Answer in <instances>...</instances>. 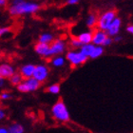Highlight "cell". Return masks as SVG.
Returning <instances> with one entry per match:
<instances>
[{"label": "cell", "instance_id": "obj_5", "mask_svg": "<svg viewBox=\"0 0 133 133\" xmlns=\"http://www.w3.org/2000/svg\"><path fill=\"white\" fill-rule=\"evenodd\" d=\"M66 60L69 62V64H71L73 66H81V65L85 64L87 61H88V57L82 54L80 51H77V50H69L66 54V57H65Z\"/></svg>", "mask_w": 133, "mask_h": 133}, {"label": "cell", "instance_id": "obj_21", "mask_svg": "<svg viewBox=\"0 0 133 133\" xmlns=\"http://www.w3.org/2000/svg\"><path fill=\"white\" fill-rule=\"evenodd\" d=\"M46 91H48L49 93H51V94H59L61 91V87L59 84H52V85H50L48 87Z\"/></svg>", "mask_w": 133, "mask_h": 133}, {"label": "cell", "instance_id": "obj_3", "mask_svg": "<svg viewBox=\"0 0 133 133\" xmlns=\"http://www.w3.org/2000/svg\"><path fill=\"white\" fill-rule=\"evenodd\" d=\"M117 17L116 11L115 10H108V11H104L103 14L99 15L97 18V27L99 31H105L108 29V27L110 26L115 18Z\"/></svg>", "mask_w": 133, "mask_h": 133}, {"label": "cell", "instance_id": "obj_10", "mask_svg": "<svg viewBox=\"0 0 133 133\" xmlns=\"http://www.w3.org/2000/svg\"><path fill=\"white\" fill-rule=\"evenodd\" d=\"M34 51L39 56L43 57V58H50V57H51L50 51V45L48 44H43V43L37 42L34 45Z\"/></svg>", "mask_w": 133, "mask_h": 133}, {"label": "cell", "instance_id": "obj_17", "mask_svg": "<svg viewBox=\"0 0 133 133\" xmlns=\"http://www.w3.org/2000/svg\"><path fill=\"white\" fill-rule=\"evenodd\" d=\"M97 18L98 16L95 14H90L88 15L86 20V25L88 28L92 29L94 28L95 26L97 25Z\"/></svg>", "mask_w": 133, "mask_h": 133}, {"label": "cell", "instance_id": "obj_23", "mask_svg": "<svg viewBox=\"0 0 133 133\" xmlns=\"http://www.w3.org/2000/svg\"><path fill=\"white\" fill-rule=\"evenodd\" d=\"M11 98V94L10 92H2L1 94H0V99L3 100V101H7V100H10Z\"/></svg>", "mask_w": 133, "mask_h": 133}, {"label": "cell", "instance_id": "obj_29", "mask_svg": "<svg viewBox=\"0 0 133 133\" xmlns=\"http://www.w3.org/2000/svg\"><path fill=\"white\" fill-rule=\"evenodd\" d=\"M127 31H128V33H130V34H132L133 33V26L132 25H129L127 27Z\"/></svg>", "mask_w": 133, "mask_h": 133}, {"label": "cell", "instance_id": "obj_7", "mask_svg": "<svg viewBox=\"0 0 133 133\" xmlns=\"http://www.w3.org/2000/svg\"><path fill=\"white\" fill-rule=\"evenodd\" d=\"M66 45L63 39H54L51 44H50V51L51 57L62 55L66 51Z\"/></svg>", "mask_w": 133, "mask_h": 133}, {"label": "cell", "instance_id": "obj_13", "mask_svg": "<svg viewBox=\"0 0 133 133\" xmlns=\"http://www.w3.org/2000/svg\"><path fill=\"white\" fill-rule=\"evenodd\" d=\"M92 34H93V31H86L79 33L75 38L77 39L82 45L90 44L92 40Z\"/></svg>", "mask_w": 133, "mask_h": 133}, {"label": "cell", "instance_id": "obj_22", "mask_svg": "<svg viewBox=\"0 0 133 133\" xmlns=\"http://www.w3.org/2000/svg\"><path fill=\"white\" fill-rule=\"evenodd\" d=\"M70 46H71L73 49H80L83 45L81 44L80 42L78 41L76 38H72L71 39V41H70Z\"/></svg>", "mask_w": 133, "mask_h": 133}, {"label": "cell", "instance_id": "obj_30", "mask_svg": "<svg viewBox=\"0 0 133 133\" xmlns=\"http://www.w3.org/2000/svg\"><path fill=\"white\" fill-rule=\"evenodd\" d=\"M0 133H9L8 128L5 127H0Z\"/></svg>", "mask_w": 133, "mask_h": 133}, {"label": "cell", "instance_id": "obj_9", "mask_svg": "<svg viewBox=\"0 0 133 133\" xmlns=\"http://www.w3.org/2000/svg\"><path fill=\"white\" fill-rule=\"evenodd\" d=\"M15 72H16L15 69L12 65L7 64V63H3L0 65V77L3 78L4 80L10 79Z\"/></svg>", "mask_w": 133, "mask_h": 133}, {"label": "cell", "instance_id": "obj_12", "mask_svg": "<svg viewBox=\"0 0 133 133\" xmlns=\"http://www.w3.org/2000/svg\"><path fill=\"white\" fill-rule=\"evenodd\" d=\"M108 35L105 31H93V34H92V40H91V44H93L94 46H101L102 47L103 43L107 39Z\"/></svg>", "mask_w": 133, "mask_h": 133}, {"label": "cell", "instance_id": "obj_8", "mask_svg": "<svg viewBox=\"0 0 133 133\" xmlns=\"http://www.w3.org/2000/svg\"><path fill=\"white\" fill-rule=\"evenodd\" d=\"M121 27H122V19L120 17L117 16L115 19L112 21L110 26L108 27V29L105 31V33L108 37H114L119 34L120 31H121Z\"/></svg>", "mask_w": 133, "mask_h": 133}, {"label": "cell", "instance_id": "obj_4", "mask_svg": "<svg viewBox=\"0 0 133 133\" xmlns=\"http://www.w3.org/2000/svg\"><path fill=\"white\" fill-rule=\"evenodd\" d=\"M40 87H41V84L33 77H31L29 79H24L22 83L17 86V90L21 93H29V92L36 91Z\"/></svg>", "mask_w": 133, "mask_h": 133}, {"label": "cell", "instance_id": "obj_32", "mask_svg": "<svg viewBox=\"0 0 133 133\" xmlns=\"http://www.w3.org/2000/svg\"><path fill=\"white\" fill-rule=\"evenodd\" d=\"M4 85H5V80H4L3 78L0 77V88L4 87Z\"/></svg>", "mask_w": 133, "mask_h": 133}, {"label": "cell", "instance_id": "obj_2", "mask_svg": "<svg viewBox=\"0 0 133 133\" xmlns=\"http://www.w3.org/2000/svg\"><path fill=\"white\" fill-rule=\"evenodd\" d=\"M51 115L56 121L60 123H66L70 120V114L65 102L62 99L58 100L50 109Z\"/></svg>", "mask_w": 133, "mask_h": 133}, {"label": "cell", "instance_id": "obj_18", "mask_svg": "<svg viewBox=\"0 0 133 133\" xmlns=\"http://www.w3.org/2000/svg\"><path fill=\"white\" fill-rule=\"evenodd\" d=\"M9 133H24L25 132V128L19 123H14L11 125L8 128Z\"/></svg>", "mask_w": 133, "mask_h": 133}, {"label": "cell", "instance_id": "obj_20", "mask_svg": "<svg viewBox=\"0 0 133 133\" xmlns=\"http://www.w3.org/2000/svg\"><path fill=\"white\" fill-rule=\"evenodd\" d=\"M10 83H11V85H12V86H15V87H17L18 85H20V84L22 83V81L24 80L22 78V76L20 75V73L19 72H15L12 76H11L10 79Z\"/></svg>", "mask_w": 133, "mask_h": 133}, {"label": "cell", "instance_id": "obj_24", "mask_svg": "<svg viewBox=\"0 0 133 133\" xmlns=\"http://www.w3.org/2000/svg\"><path fill=\"white\" fill-rule=\"evenodd\" d=\"M10 31H11V29L9 28V27H2V28H0V38L3 37L4 35H6V34H8Z\"/></svg>", "mask_w": 133, "mask_h": 133}, {"label": "cell", "instance_id": "obj_11", "mask_svg": "<svg viewBox=\"0 0 133 133\" xmlns=\"http://www.w3.org/2000/svg\"><path fill=\"white\" fill-rule=\"evenodd\" d=\"M34 69H35V66L33 64H31V63L25 64L20 68L19 73H20V75L22 76L23 79H29V78L32 77Z\"/></svg>", "mask_w": 133, "mask_h": 133}, {"label": "cell", "instance_id": "obj_6", "mask_svg": "<svg viewBox=\"0 0 133 133\" xmlns=\"http://www.w3.org/2000/svg\"><path fill=\"white\" fill-rule=\"evenodd\" d=\"M49 75H50V69H49V66L44 64H39L37 66H35L32 77L41 84L44 83L45 81L47 80L48 78H49Z\"/></svg>", "mask_w": 133, "mask_h": 133}, {"label": "cell", "instance_id": "obj_19", "mask_svg": "<svg viewBox=\"0 0 133 133\" xmlns=\"http://www.w3.org/2000/svg\"><path fill=\"white\" fill-rule=\"evenodd\" d=\"M104 52H105V49L104 48L101 47V46H95L94 50H93V51H92V53L90 54V56H89V58L97 59L99 58L100 56H102L104 54Z\"/></svg>", "mask_w": 133, "mask_h": 133}, {"label": "cell", "instance_id": "obj_28", "mask_svg": "<svg viewBox=\"0 0 133 133\" xmlns=\"http://www.w3.org/2000/svg\"><path fill=\"white\" fill-rule=\"evenodd\" d=\"M112 40H113V42H114V41H115V42H120V41H121V40H122V36L119 35V34H118V35L114 36L113 39H112Z\"/></svg>", "mask_w": 133, "mask_h": 133}, {"label": "cell", "instance_id": "obj_14", "mask_svg": "<svg viewBox=\"0 0 133 133\" xmlns=\"http://www.w3.org/2000/svg\"><path fill=\"white\" fill-rule=\"evenodd\" d=\"M54 40V36L50 32H44L40 34L38 37V42L39 43H43V44H48L50 45L52 43Z\"/></svg>", "mask_w": 133, "mask_h": 133}, {"label": "cell", "instance_id": "obj_1", "mask_svg": "<svg viewBox=\"0 0 133 133\" xmlns=\"http://www.w3.org/2000/svg\"><path fill=\"white\" fill-rule=\"evenodd\" d=\"M40 10V5L36 2L15 0L9 7V12L11 16H22L37 12Z\"/></svg>", "mask_w": 133, "mask_h": 133}, {"label": "cell", "instance_id": "obj_26", "mask_svg": "<svg viewBox=\"0 0 133 133\" xmlns=\"http://www.w3.org/2000/svg\"><path fill=\"white\" fill-rule=\"evenodd\" d=\"M5 117H6L5 110L0 108V121H1V120H3V119H5Z\"/></svg>", "mask_w": 133, "mask_h": 133}, {"label": "cell", "instance_id": "obj_25", "mask_svg": "<svg viewBox=\"0 0 133 133\" xmlns=\"http://www.w3.org/2000/svg\"><path fill=\"white\" fill-rule=\"evenodd\" d=\"M113 43V40H112V38L111 37H107V39H105V41H104V43H103L102 47L105 48V47H108V46H110L111 44Z\"/></svg>", "mask_w": 133, "mask_h": 133}, {"label": "cell", "instance_id": "obj_27", "mask_svg": "<svg viewBox=\"0 0 133 133\" xmlns=\"http://www.w3.org/2000/svg\"><path fill=\"white\" fill-rule=\"evenodd\" d=\"M78 3H79L78 0H68V1H66V4H68V5H76Z\"/></svg>", "mask_w": 133, "mask_h": 133}, {"label": "cell", "instance_id": "obj_31", "mask_svg": "<svg viewBox=\"0 0 133 133\" xmlns=\"http://www.w3.org/2000/svg\"><path fill=\"white\" fill-rule=\"evenodd\" d=\"M6 4H7V1H6V0H0V8H1V7H4Z\"/></svg>", "mask_w": 133, "mask_h": 133}, {"label": "cell", "instance_id": "obj_15", "mask_svg": "<svg viewBox=\"0 0 133 133\" xmlns=\"http://www.w3.org/2000/svg\"><path fill=\"white\" fill-rule=\"evenodd\" d=\"M50 63L55 68H62L66 64V59L63 55H58V56H54L51 58L50 60Z\"/></svg>", "mask_w": 133, "mask_h": 133}, {"label": "cell", "instance_id": "obj_16", "mask_svg": "<svg viewBox=\"0 0 133 133\" xmlns=\"http://www.w3.org/2000/svg\"><path fill=\"white\" fill-rule=\"evenodd\" d=\"M95 46L93 44H87V45H83L82 47L79 49V51H80L82 54H84V55L86 56V57H88L89 58V56H90V54L92 53V51H93V50H94Z\"/></svg>", "mask_w": 133, "mask_h": 133}]
</instances>
